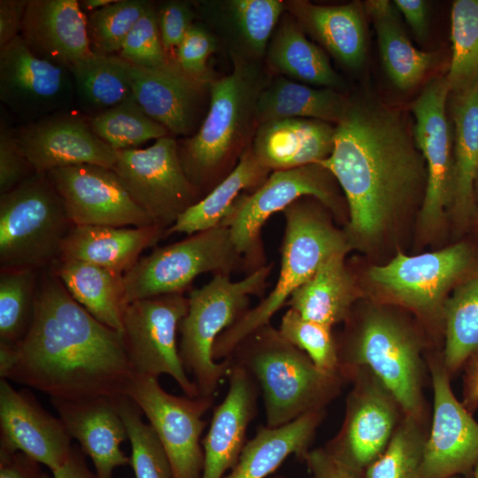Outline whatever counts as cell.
<instances>
[{
	"label": "cell",
	"instance_id": "cell-1",
	"mask_svg": "<svg viewBox=\"0 0 478 478\" xmlns=\"http://www.w3.org/2000/svg\"><path fill=\"white\" fill-rule=\"evenodd\" d=\"M0 376L50 398L79 400L125 395L134 372L122 335L78 304L48 267L39 272L27 335L0 343Z\"/></svg>",
	"mask_w": 478,
	"mask_h": 478
},
{
	"label": "cell",
	"instance_id": "cell-2",
	"mask_svg": "<svg viewBox=\"0 0 478 478\" xmlns=\"http://www.w3.org/2000/svg\"><path fill=\"white\" fill-rule=\"evenodd\" d=\"M406 124L400 112L373 96L350 97L335 124L332 153L317 163L345 196L351 247L379 238L394 217L425 195V161Z\"/></svg>",
	"mask_w": 478,
	"mask_h": 478
},
{
	"label": "cell",
	"instance_id": "cell-3",
	"mask_svg": "<svg viewBox=\"0 0 478 478\" xmlns=\"http://www.w3.org/2000/svg\"><path fill=\"white\" fill-rule=\"evenodd\" d=\"M229 53L232 70L212 81L210 105L201 126L178 141L181 167L202 197L235 169L251 144L258 98L271 76L261 62Z\"/></svg>",
	"mask_w": 478,
	"mask_h": 478
},
{
	"label": "cell",
	"instance_id": "cell-4",
	"mask_svg": "<svg viewBox=\"0 0 478 478\" xmlns=\"http://www.w3.org/2000/svg\"><path fill=\"white\" fill-rule=\"evenodd\" d=\"M230 358L254 378L262 392L266 426L274 428L324 410L340 393L344 378L319 370L270 323L248 335Z\"/></svg>",
	"mask_w": 478,
	"mask_h": 478
},
{
	"label": "cell",
	"instance_id": "cell-5",
	"mask_svg": "<svg viewBox=\"0 0 478 478\" xmlns=\"http://www.w3.org/2000/svg\"><path fill=\"white\" fill-rule=\"evenodd\" d=\"M320 204L314 197H304L281 212L285 228L277 281L266 297L218 336L212 347L215 361L230 358L248 335L269 324L295 290L305 283L328 258L351 250L345 233L338 230L320 210Z\"/></svg>",
	"mask_w": 478,
	"mask_h": 478
},
{
	"label": "cell",
	"instance_id": "cell-6",
	"mask_svg": "<svg viewBox=\"0 0 478 478\" xmlns=\"http://www.w3.org/2000/svg\"><path fill=\"white\" fill-rule=\"evenodd\" d=\"M273 264L236 281L214 275L207 284L189 291V307L179 325V353L191 374L199 396L214 398L219 384L227 375L231 358L215 361L212 347L218 336L248 310L251 296H262Z\"/></svg>",
	"mask_w": 478,
	"mask_h": 478
},
{
	"label": "cell",
	"instance_id": "cell-7",
	"mask_svg": "<svg viewBox=\"0 0 478 478\" xmlns=\"http://www.w3.org/2000/svg\"><path fill=\"white\" fill-rule=\"evenodd\" d=\"M73 226L47 174L35 173L0 195V268L50 267Z\"/></svg>",
	"mask_w": 478,
	"mask_h": 478
},
{
	"label": "cell",
	"instance_id": "cell-8",
	"mask_svg": "<svg viewBox=\"0 0 478 478\" xmlns=\"http://www.w3.org/2000/svg\"><path fill=\"white\" fill-rule=\"evenodd\" d=\"M338 356L343 378L357 368H368L392 394L404 416L422 420L420 346L394 316L381 311L369 313L338 348Z\"/></svg>",
	"mask_w": 478,
	"mask_h": 478
},
{
	"label": "cell",
	"instance_id": "cell-9",
	"mask_svg": "<svg viewBox=\"0 0 478 478\" xmlns=\"http://www.w3.org/2000/svg\"><path fill=\"white\" fill-rule=\"evenodd\" d=\"M244 270L229 227L220 225L177 243L156 247L123 275L125 298L130 302L173 293H185L204 274L227 275Z\"/></svg>",
	"mask_w": 478,
	"mask_h": 478
},
{
	"label": "cell",
	"instance_id": "cell-10",
	"mask_svg": "<svg viewBox=\"0 0 478 478\" xmlns=\"http://www.w3.org/2000/svg\"><path fill=\"white\" fill-rule=\"evenodd\" d=\"M336 183L325 167L310 164L273 171L257 189L241 194L221 223L230 229L233 243L243 258L244 271L250 274L267 265L261 242L262 227L273 214L299 198L314 197L339 214L343 198Z\"/></svg>",
	"mask_w": 478,
	"mask_h": 478
},
{
	"label": "cell",
	"instance_id": "cell-11",
	"mask_svg": "<svg viewBox=\"0 0 478 478\" xmlns=\"http://www.w3.org/2000/svg\"><path fill=\"white\" fill-rule=\"evenodd\" d=\"M184 293L160 295L128 303L122 314V340L134 374L170 375L185 396L200 397L181 362L177 334L186 315Z\"/></svg>",
	"mask_w": 478,
	"mask_h": 478
},
{
	"label": "cell",
	"instance_id": "cell-12",
	"mask_svg": "<svg viewBox=\"0 0 478 478\" xmlns=\"http://www.w3.org/2000/svg\"><path fill=\"white\" fill-rule=\"evenodd\" d=\"M112 169L134 202L166 230L202 198L181 167L178 140L171 135L145 149L118 150Z\"/></svg>",
	"mask_w": 478,
	"mask_h": 478
},
{
	"label": "cell",
	"instance_id": "cell-13",
	"mask_svg": "<svg viewBox=\"0 0 478 478\" xmlns=\"http://www.w3.org/2000/svg\"><path fill=\"white\" fill-rule=\"evenodd\" d=\"M146 416L169 459L173 478H201L203 419L213 398L166 392L158 378L134 374L126 394Z\"/></svg>",
	"mask_w": 478,
	"mask_h": 478
},
{
	"label": "cell",
	"instance_id": "cell-14",
	"mask_svg": "<svg viewBox=\"0 0 478 478\" xmlns=\"http://www.w3.org/2000/svg\"><path fill=\"white\" fill-rule=\"evenodd\" d=\"M343 425L324 449L358 478L380 457L397 426V402L366 367L353 370Z\"/></svg>",
	"mask_w": 478,
	"mask_h": 478
},
{
	"label": "cell",
	"instance_id": "cell-15",
	"mask_svg": "<svg viewBox=\"0 0 478 478\" xmlns=\"http://www.w3.org/2000/svg\"><path fill=\"white\" fill-rule=\"evenodd\" d=\"M0 101L19 124L77 109L71 70L34 55L20 35L0 48Z\"/></svg>",
	"mask_w": 478,
	"mask_h": 478
},
{
	"label": "cell",
	"instance_id": "cell-16",
	"mask_svg": "<svg viewBox=\"0 0 478 478\" xmlns=\"http://www.w3.org/2000/svg\"><path fill=\"white\" fill-rule=\"evenodd\" d=\"M450 89L445 77L431 80L412 105V135L427 169V184L420 219L423 229L437 227L451 206L454 181L453 146L446 103Z\"/></svg>",
	"mask_w": 478,
	"mask_h": 478
},
{
	"label": "cell",
	"instance_id": "cell-17",
	"mask_svg": "<svg viewBox=\"0 0 478 478\" xmlns=\"http://www.w3.org/2000/svg\"><path fill=\"white\" fill-rule=\"evenodd\" d=\"M470 262L469 248L458 243L417 256L398 253L388 264L373 266L368 276L391 300L430 314L443 309L446 292Z\"/></svg>",
	"mask_w": 478,
	"mask_h": 478
},
{
	"label": "cell",
	"instance_id": "cell-18",
	"mask_svg": "<svg viewBox=\"0 0 478 478\" xmlns=\"http://www.w3.org/2000/svg\"><path fill=\"white\" fill-rule=\"evenodd\" d=\"M46 174L73 225H156L134 202L112 168L85 164L55 168Z\"/></svg>",
	"mask_w": 478,
	"mask_h": 478
},
{
	"label": "cell",
	"instance_id": "cell-19",
	"mask_svg": "<svg viewBox=\"0 0 478 478\" xmlns=\"http://www.w3.org/2000/svg\"><path fill=\"white\" fill-rule=\"evenodd\" d=\"M125 62L133 96L143 111L173 136L194 135L208 112L212 82L189 75L174 58L154 68Z\"/></svg>",
	"mask_w": 478,
	"mask_h": 478
},
{
	"label": "cell",
	"instance_id": "cell-20",
	"mask_svg": "<svg viewBox=\"0 0 478 478\" xmlns=\"http://www.w3.org/2000/svg\"><path fill=\"white\" fill-rule=\"evenodd\" d=\"M434 414L420 478H450L478 464V422L454 396L443 362L430 365Z\"/></svg>",
	"mask_w": 478,
	"mask_h": 478
},
{
	"label": "cell",
	"instance_id": "cell-21",
	"mask_svg": "<svg viewBox=\"0 0 478 478\" xmlns=\"http://www.w3.org/2000/svg\"><path fill=\"white\" fill-rule=\"evenodd\" d=\"M16 140L35 173L77 165L112 168L117 151L75 111L15 127Z\"/></svg>",
	"mask_w": 478,
	"mask_h": 478
},
{
	"label": "cell",
	"instance_id": "cell-22",
	"mask_svg": "<svg viewBox=\"0 0 478 478\" xmlns=\"http://www.w3.org/2000/svg\"><path fill=\"white\" fill-rule=\"evenodd\" d=\"M72 436L59 418L47 412L27 390L0 381V450L19 451L51 473L67 461Z\"/></svg>",
	"mask_w": 478,
	"mask_h": 478
},
{
	"label": "cell",
	"instance_id": "cell-23",
	"mask_svg": "<svg viewBox=\"0 0 478 478\" xmlns=\"http://www.w3.org/2000/svg\"><path fill=\"white\" fill-rule=\"evenodd\" d=\"M228 389L214 409L204 439V468L201 478H223L234 468L247 443L250 423L257 414L260 392L254 378L231 359Z\"/></svg>",
	"mask_w": 478,
	"mask_h": 478
},
{
	"label": "cell",
	"instance_id": "cell-24",
	"mask_svg": "<svg viewBox=\"0 0 478 478\" xmlns=\"http://www.w3.org/2000/svg\"><path fill=\"white\" fill-rule=\"evenodd\" d=\"M20 36L34 55L69 69L95 54L77 0H28Z\"/></svg>",
	"mask_w": 478,
	"mask_h": 478
},
{
	"label": "cell",
	"instance_id": "cell-25",
	"mask_svg": "<svg viewBox=\"0 0 478 478\" xmlns=\"http://www.w3.org/2000/svg\"><path fill=\"white\" fill-rule=\"evenodd\" d=\"M113 398H50L58 418L90 458L99 478H112L116 467L130 463L120 449L128 436Z\"/></svg>",
	"mask_w": 478,
	"mask_h": 478
},
{
	"label": "cell",
	"instance_id": "cell-26",
	"mask_svg": "<svg viewBox=\"0 0 478 478\" xmlns=\"http://www.w3.org/2000/svg\"><path fill=\"white\" fill-rule=\"evenodd\" d=\"M335 125L313 119H285L258 126L251 148L271 172L317 164L334 148Z\"/></svg>",
	"mask_w": 478,
	"mask_h": 478
},
{
	"label": "cell",
	"instance_id": "cell-27",
	"mask_svg": "<svg viewBox=\"0 0 478 478\" xmlns=\"http://www.w3.org/2000/svg\"><path fill=\"white\" fill-rule=\"evenodd\" d=\"M286 12L305 34L338 62L359 69L366 59V37L363 4L319 5L304 0L285 1Z\"/></svg>",
	"mask_w": 478,
	"mask_h": 478
},
{
	"label": "cell",
	"instance_id": "cell-28",
	"mask_svg": "<svg viewBox=\"0 0 478 478\" xmlns=\"http://www.w3.org/2000/svg\"><path fill=\"white\" fill-rule=\"evenodd\" d=\"M158 225L111 227L73 225L66 236L58 259L91 263L124 275L146 249L165 238Z\"/></svg>",
	"mask_w": 478,
	"mask_h": 478
},
{
	"label": "cell",
	"instance_id": "cell-29",
	"mask_svg": "<svg viewBox=\"0 0 478 478\" xmlns=\"http://www.w3.org/2000/svg\"><path fill=\"white\" fill-rule=\"evenodd\" d=\"M265 60L272 75L338 90L343 81L332 67L322 48L311 42L285 12L268 43Z\"/></svg>",
	"mask_w": 478,
	"mask_h": 478
},
{
	"label": "cell",
	"instance_id": "cell-30",
	"mask_svg": "<svg viewBox=\"0 0 478 478\" xmlns=\"http://www.w3.org/2000/svg\"><path fill=\"white\" fill-rule=\"evenodd\" d=\"M323 418L324 410H319L278 428H258L236 465L223 478H266L290 455L304 460Z\"/></svg>",
	"mask_w": 478,
	"mask_h": 478
},
{
	"label": "cell",
	"instance_id": "cell-31",
	"mask_svg": "<svg viewBox=\"0 0 478 478\" xmlns=\"http://www.w3.org/2000/svg\"><path fill=\"white\" fill-rule=\"evenodd\" d=\"M350 97L329 88H315L281 75H272L260 92L256 107L258 126L285 119H313L337 124Z\"/></svg>",
	"mask_w": 478,
	"mask_h": 478
},
{
	"label": "cell",
	"instance_id": "cell-32",
	"mask_svg": "<svg viewBox=\"0 0 478 478\" xmlns=\"http://www.w3.org/2000/svg\"><path fill=\"white\" fill-rule=\"evenodd\" d=\"M347 253L339 251L328 258L315 274L295 290L285 306L331 328L347 320L358 295L345 265Z\"/></svg>",
	"mask_w": 478,
	"mask_h": 478
},
{
	"label": "cell",
	"instance_id": "cell-33",
	"mask_svg": "<svg viewBox=\"0 0 478 478\" xmlns=\"http://www.w3.org/2000/svg\"><path fill=\"white\" fill-rule=\"evenodd\" d=\"M50 269L87 312L122 333V314L127 305L123 274L74 259H58Z\"/></svg>",
	"mask_w": 478,
	"mask_h": 478
},
{
	"label": "cell",
	"instance_id": "cell-34",
	"mask_svg": "<svg viewBox=\"0 0 478 478\" xmlns=\"http://www.w3.org/2000/svg\"><path fill=\"white\" fill-rule=\"evenodd\" d=\"M363 7L374 23L382 64L390 81L401 90L416 86L434 64L435 55L412 45L393 2L368 0Z\"/></svg>",
	"mask_w": 478,
	"mask_h": 478
},
{
	"label": "cell",
	"instance_id": "cell-35",
	"mask_svg": "<svg viewBox=\"0 0 478 478\" xmlns=\"http://www.w3.org/2000/svg\"><path fill=\"white\" fill-rule=\"evenodd\" d=\"M271 173L258 160L250 145L235 169L207 195L187 209L166 230L165 237L173 234L190 235L220 225L239 196L257 189Z\"/></svg>",
	"mask_w": 478,
	"mask_h": 478
},
{
	"label": "cell",
	"instance_id": "cell-36",
	"mask_svg": "<svg viewBox=\"0 0 478 478\" xmlns=\"http://www.w3.org/2000/svg\"><path fill=\"white\" fill-rule=\"evenodd\" d=\"M454 181L451 207L459 217L474 209V183L478 177V86L453 94Z\"/></svg>",
	"mask_w": 478,
	"mask_h": 478
},
{
	"label": "cell",
	"instance_id": "cell-37",
	"mask_svg": "<svg viewBox=\"0 0 478 478\" xmlns=\"http://www.w3.org/2000/svg\"><path fill=\"white\" fill-rule=\"evenodd\" d=\"M76 107L86 117L96 115L133 97L126 62L118 55L94 54L71 68Z\"/></svg>",
	"mask_w": 478,
	"mask_h": 478
},
{
	"label": "cell",
	"instance_id": "cell-38",
	"mask_svg": "<svg viewBox=\"0 0 478 478\" xmlns=\"http://www.w3.org/2000/svg\"><path fill=\"white\" fill-rule=\"evenodd\" d=\"M227 23L238 43L236 52L245 59L261 62L270 39L286 12L285 1L229 0L224 2Z\"/></svg>",
	"mask_w": 478,
	"mask_h": 478
},
{
	"label": "cell",
	"instance_id": "cell-39",
	"mask_svg": "<svg viewBox=\"0 0 478 478\" xmlns=\"http://www.w3.org/2000/svg\"><path fill=\"white\" fill-rule=\"evenodd\" d=\"M445 346L443 362L451 374L478 347V274L458 286L443 304Z\"/></svg>",
	"mask_w": 478,
	"mask_h": 478
},
{
	"label": "cell",
	"instance_id": "cell-40",
	"mask_svg": "<svg viewBox=\"0 0 478 478\" xmlns=\"http://www.w3.org/2000/svg\"><path fill=\"white\" fill-rule=\"evenodd\" d=\"M450 95L478 86V0H456L451 11Z\"/></svg>",
	"mask_w": 478,
	"mask_h": 478
},
{
	"label": "cell",
	"instance_id": "cell-41",
	"mask_svg": "<svg viewBox=\"0 0 478 478\" xmlns=\"http://www.w3.org/2000/svg\"><path fill=\"white\" fill-rule=\"evenodd\" d=\"M39 272L1 269L0 343L16 344L27 335L34 317Z\"/></svg>",
	"mask_w": 478,
	"mask_h": 478
},
{
	"label": "cell",
	"instance_id": "cell-42",
	"mask_svg": "<svg viewBox=\"0 0 478 478\" xmlns=\"http://www.w3.org/2000/svg\"><path fill=\"white\" fill-rule=\"evenodd\" d=\"M86 118L96 135L116 150L134 149L170 135L165 127L143 111L134 96Z\"/></svg>",
	"mask_w": 478,
	"mask_h": 478
},
{
	"label": "cell",
	"instance_id": "cell-43",
	"mask_svg": "<svg viewBox=\"0 0 478 478\" xmlns=\"http://www.w3.org/2000/svg\"><path fill=\"white\" fill-rule=\"evenodd\" d=\"M113 401L127 428L135 478H173L167 455L151 426L143 420L140 408L127 395Z\"/></svg>",
	"mask_w": 478,
	"mask_h": 478
},
{
	"label": "cell",
	"instance_id": "cell-44",
	"mask_svg": "<svg viewBox=\"0 0 478 478\" xmlns=\"http://www.w3.org/2000/svg\"><path fill=\"white\" fill-rule=\"evenodd\" d=\"M426 440L421 421L404 416L384 451L363 478H420Z\"/></svg>",
	"mask_w": 478,
	"mask_h": 478
},
{
	"label": "cell",
	"instance_id": "cell-45",
	"mask_svg": "<svg viewBox=\"0 0 478 478\" xmlns=\"http://www.w3.org/2000/svg\"><path fill=\"white\" fill-rule=\"evenodd\" d=\"M150 4L144 0H117L89 12L87 27L92 51L98 55H118L129 32Z\"/></svg>",
	"mask_w": 478,
	"mask_h": 478
},
{
	"label": "cell",
	"instance_id": "cell-46",
	"mask_svg": "<svg viewBox=\"0 0 478 478\" xmlns=\"http://www.w3.org/2000/svg\"><path fill=\"white\" fill-rule=\"evenodd\" d=\"M278 330L284 339L304 351L319 370L341 375L337 343L331 328L307 320L289 308Z\"/></svg>",
	"mask_w": 478,
	"mask_h": 478
},
{
	"label": "cell",
	"instance_id": "cell-47",
	"mask_svg": "<svg viewBox=\"0 0 478 478\" xmlns=\"http://www.w3.org/2000/svg\"><path fill=\"white\" fill-rule=\"evenodd\" d=\"M118 56L143 68L158 67L173 58L162 44L154 4H150L129 32Z\"/></svg>",
	"mask_w": 478,
	"mask_h": 478
},
{
	"label": "cell",
	"instance_id": "cell-48",
	"mask_svg": "<svg viewBox=\"0 0 478 478\" xmlns=\"http://www.w3.org/2000/svg\"><path fill=\"white\" fill-rule=\"evenodd\" d=\"M218 49V39L204 25L194 23L174 53L179 66L189 75L212 82L216 77L207 60Z\"/></svg>",
	"mask_w": 478,
	"mask_h": 478
},
{
	"label": "cell",
	"instance_id": "cell-49",
	"mask_svg": "<svg viewBox=\"0 0 478 478\" xmlns=\"http://www.w3.org/2000/svg\"><path fill=\"white\" fill-rule=\"evenodd\" d=\"M35 173L21 150L15 136V127L1 111L0 118V195L7 193Z\"/></svg>",
	"mask_w": 478,
	"mask_h": 478
},
{
	"label": "cell",
	"instance_id": "cell-50",
	"mask_svg": "<svg viewBox=\"0 0 478 478\" xmlns=\"http://www.w3.org/2000/svg\"><path fill=\"white\" fill-rule=\"evenodd\" d=\"M158 27L166 52L173 58L189 29L195 23L197 12L187 1H165L156 6Z\"/></svg>",
	"mask_w": 478,
	"mask_h": 478
},
{
	"label": "cell",
	"instance_id": "cell-51",
	"mask_svg": "<svg viewBox=\"0 0 478 478\" xmlns=\"http://www.w3.org/2000/svg\"><path fill=\"white\" fill-rule=\"evenodd\" d=\"M303 461L312 478H358L324 448L310 450Z\"/></svg>",
	"mask_w": 478,
	"mask_h": 478
},
{
	"label": "cell",
	"instance_id": "cell-52",
	"mask_svg": "<svg viewBox=\"0 0 478 478\" xmlns=\"http://www.w3.org/2000/svg\"><path fill=\"white\" fill-rule=\"evenodd\" d=\"M28 0L0 1V48L20 35Z\"/></svg>",
	"mask_w": 478,
	"mask_h": 478
},
{
	"label": "cell",
	"instance_id": "cell-53",
	"mask_svg": "<svg viewBox=\"0 0 478 478\" xmlns=\"http://www.w3.org/2000/svg\"><path fill=\"white\" fill-rule=\"evenodd\" d=\"M39 463L27 455L0 450V478H44Z\"/></svg>",
	"mask_w": 478,
	"mask_h": 478
},
{
	"label": "cell",
	"instance_id": "cell-54",
	"mask_svg": "<svg viewBox=\"0 0 478 478\" xmlns=\"http://www.w3.org/2000/svg\"><path fill=\"white\" fill-rule=\"evenodd\" d=\"M397 11L403 14L405 19L414 35L423 39L428 34V4L423 0H394Z\"/></svg>",
	"mask_w": 478,
	"mask_h": 478
},
{
	"label": "cell",
	"instance_id": "cell-55",
	"mask_svg": "<svg viewBox=\"0 0 478 478\" xmlns=\"http://www.w3.org/2000/svg\"><path fill=\"white\" fill-rule=\"evenodd\" d=\"M464 407L473 413L478 408V347L467 357L464 363Z\"/></svg>",
	"mask_w": 478,
	"mask_h": 478
},
{
	"label": "cell",
	"instance_id": "cell-56",
	"mask_svg": "<svg viewBox=\"0 0 478 478\" xmlns=\"http://www.w3.org/2000/svg\"><path fill=\"white\" fill-rule=\"evenodd\" d=\"M44 478H99L86 465L81 451L73 446L67 461L59 469L52 472V475Z\"/></svg>",
	"mask_w": 478,
	"mask_h": 478
},
{
	"label": "cell",
	"instance_id": "cell-57",
	"mask_svg": "<svg viewBox=\"0 0 478 478\" xmlns=\"http://www.w3.org/2000/svg\"><path fill=\"white\" fill-rule=\"evenodd\" d=\"M117 0H82L80 2V5L82 11L92 12L94 11L106 7Z\"/></svg>",
	"mask_w": 478,
	"mask_h": 478
},
{
	"label": "cell",
	"instance_id": "cell-58",
	"mask_svg": "<svg viewBox=\"0 0 478 478\" xmlns=\"http://www.w3.org/2000/svg\"><path fill=\"white\" fill-rule=\"evenodd\" d=\"M472 472H473V477L478 478V464L474 466Z\"/></svg>",
	"mask_w": 478,
	"mask_h": 478
},
{
	"label": "cell",
	"instance_id": "cell-59",
	"mask_svg": "<svg viewBox=\"0 0 478 478\" xmlns=\"http://www.w3.org/2000/svg\"><path fill=\"white\" fill-rule=\"evenodd\" d=\"M271 478H286V477L283 476V475H274V476H273Z\"/></svg>",
	"mask_w": 478,
	"mask_h": 478
},
{
	"label": "cell",
	"instance_id": "cell-60",
	"mask_svg": "<svg viewBox=\"0 0 478 478\" xmlns=\"http://www.w3.org/2000/svg\"><path fill=\"white\" fill-rule=\"evenodd\" d=\"M450 478H462L460 475H455V476H452V477H450Z\"/></svg>",
	"mask_w": 478,
	"mask_h": 478
},
{
	"label": "cell",
	"instance_id": "cell-61",
	"mask_svg": "<svg viewBox=\"0 0 478 478\" xmlns=\"http://www.w3.org/2000/svg\"><path fill=\"white\" fill-rule=\"evenodd\" d=\"M478 181V177H477V180H476V181Z\"/></svg>",
	"mask_w": 478,
	"mask_h": 478
}]
</instances>
